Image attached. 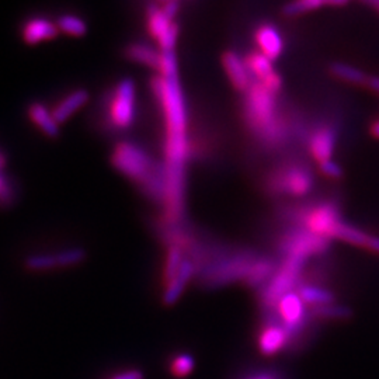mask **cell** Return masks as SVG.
I'll return each instance as SVG.
<instances>
[{"label": "cell", "instance_id": "obj_30", "mask_svg": "<svg viewBox=\"0 0 379 379\" xmlns=\"http://www.w3.org/2000/svg\"><path fill=\"white\" fill-rule=\"evenodd\" d=\"M25 267L30 270H48L52 267H58L55 254H41V255H31L25 260Z\"/></svg>", "mask_w": 379, "mask_h": 379}, {"label": "cell", "instance_id": "obj_14", "mask_svg": "<svg viewBox=\"0 0 379 379\" xmlns=\"http://www.w3.org/2000/svg\"><path fill=\"white\" fill-rule=\"evenodd\" d=\"M255 41L261 49V54L271 61L278 58L282 52V37L279 31L272 25H261L255 32Z\"/></svg>", "mask_w": 379, "mask_h": 379}, {"label": "cell", "instance_id": "obj_27", "mask_svg": "<svg viewBox=\"0 0 379 379\" xmlns=\"http://www.w3.org/2000/svg\"><path fill=\"white\" fill-rule=\"evenodd\" d=\"M194 359L190 354H179L173 359L172 364H170V371L174 377L183 378L187 377L188 374H191V371L194 370Z\"/></svg>", "mask_w": 379, "mask_h": 379}, {"label": "cell", "instance_id": "obj_4", "mask_svg": "<svg viewBox=\"0 0 379 379\" xmlns=\"http://www.w3.org/2000/svg\"><path fill=\"white\" fill-rule=\"evenodd\" d=\"M305 258H298L292 255H287L281 268L271 278V281L264 287L263 291V302L268 308H275L278 301L292 292L295 288L299 274L305 265Z\"/></svg>", "mask_w": 379, "mask_h": 379}, {"label": "cell", "instance_id": "obj_31", "mask_svg": "<svg viewBox=\"0 0 379 379\" xmlns=\"http://www.w3.org/2000/svg\"><path fill=\"white\" fill-rule=\"evenodd\" d=\"M85 257H86V252L82 249H72V251H65V252L55 254L58 265H73V264L83 261Z\"/></svg>", "mask_w": 379, "mask_h": 379}, {"label": "cell", "instance_id": "obj_19", "mask_svg": "<svg viewBox=\"0 0 379 379\" xmlns=\"http://www.w3.org/2000/svg\"><path fill=\"white\" fill-rule=\"evenodd\" d=\"M148 27L153 37L157 38V41L164 37L174 24L172 20L163 13L162 7H157L156 4H149L148 7Z\"/></svg>", "mask_w": 379, "mask_h": 379}, {"label": "cell", "instance_id": "obj_34", "mask_svg": "<svg viewBox=\"0 0 379 379\" xmlns=\"http://www.w3.org/2000/svg\"><path fill=\"white\" fill-rule=\"evenodd\" d=\"M113 379H143V375L138 370H129V371H124V373L114 375Z\"/></svg>", "mask_w": 379, "mask_h": 379}, {"label": "cell", "instance_id": "obj_20", "mask_svg": "<svg viewBox=\"0 0 379 379\" xmlns=\"http://www.w3.org/2000/svg\"><path fill=\"white\" fill-rule=\"evenodd\" d=\"M126 55L129 59L146 65L149 68L160 69L162 66V54L156 52L152 47L146 44H133L128 48Z\"/></svg>", "mask_w": 379, "mask_h": 379}, {"label": "cell", "instance_id": "obj_36", "mask_svg": "<svg viewBox=\"0 0 379 379\" xmlns=\"http://www.w3.org/2000/svg\"><path fill=\"white\" fill-rule=\"evenodd\" d=\"M368 88L373 89L375 93L379 95V76H371L368 78V82H367Z\"/></svg>", "mask_w": 379, "mask_h": 379}, {"label": "cell", "instance_id": "obj_8", "mask_svg": "<svg viewBox=\"0 0 379 379\" xmlns=\"http://www.w3.org/2000/svg\"><path fill=\"white\" fill-rule=\"evenodd\" d=\"M277 312L279 315V322L287 329L289 337L299 335V332L306 325V309L305 302L298 292H289L284 295L277 303Z\"/></svg>", "mask_w": 379, "mask_h": 379}, {"label": "cell", "instance_id": "obj_16", "mask_svg": "<svg viewBox=\"0 0 379 379\" xmlns=\"http://www.w3.org/2000/svg\"><path fill=\"white\" fill-rule=\"evenodd\" d=\"M335 143L336 132L329 126L320 128L311 138V152L319 162L329 160L333 155Z\"/></svg>", "mask_w": 379, "mask_h": 379}, {"label": "cell", "instance_id": "obj_29", "mask_svg": "<svg viewBox=\"0 0 379 379\" xmlns=\"http://www.w3.org/2000/svg\"><path fill=\"white\" fill-rule=\"evenodd\" d=\"M184 258L179 246H172L169 251L167 255V261H166V271H164V277L167 281H170L172 278H174V275L179 272L181 264H183Z\"/></svg>", "mask_w": 379, "mask_h": 379}, {"label": "cell", "instance_id": "obj_1", "mask_svg": "<svg viewBox=\"0 0 379 379\" xmlns=\"http://www.w3.org/2000/svg\"><path fill=\"white\" fill-rule=\"evenodd\" d=\"M162 76L152 82L153 92L160 100L167 124L166 173H167V217L179 221L183 214L184 200V164L187 157V117L181 88L177 76L176 55L173 51L162 54Z\"/></svg>", "mask_w": 379, "mask_h": 379}, {"label": "cell", "instance_id": "obj_26", "mask_svg": "<svg viewBox=\"0 0 379 379\" xmlns=\"http://www.w3.org/2000/svg\"><path fill=\"white\" fill-rule=\"evenodd\" d=\"M58 27L71 34V35H76V37H80V35H85L86 31H88V27H86V23L76 17V16H62L59 20H58Z\"/></svg>", "mask_w": 379, "mask_h": 379}, {"label": "cell", "instance_id": "obj_5", "mask_svg": "<svg viewBox=\"0 0 379 379\" xmlns=\"http://www.w3.org/2000/svg\"><path fill=\"white\" fill-rule=\"evenodd\" d=\"M255 260L251 255L238 254L235 257L217 261L207 267L204 271V279L210 287H221L242 278H248L253 263Z\"/></svg>", "mask_w": 379, "mask_h": 379}, {"label": "cell", "instance_id": "obj_18", "mask_svg": "<svg viewBox=\"0 0 379 379\" xmlns=\"http://www.w3.org/2000/svg\"><path fill=\"white\" fill-rule=\"evenodd\" d=\"M58 35V27L47 20H32L24 28V40L27 44H37L41 40Z\"/></svg>", "mask_w": 379, "mask_h": 379}, {"label": "cell", "instance_id": "obj_28", "mask_svg": "<svg viewBox=\"0 0 379 379\" xmlns=\"http://www.w3.org/2000/svg\"><path fill=\"white\" fill-rule=\"evenodd\" d=\"M322 6H326V1H320V0H301V1H294L289 3L284 7V13L287 16H298V14H303L306 11H312L316 10Z\"/></svg>", "mask_w": 379, "mask_h": 379}, {"label": "cell", "instance_id": "obj_37", "mask_svg": "<svg viewBox=\"0 0 379 379\" xmlns=\"http://www.w3.org/2000/svg\"><path fill=\"white\" fill-rule=\"evenodd\" d=\"M371 133H373L375 138H378L379 139V120L378 121H375V123L371 126Z\"/></svg>", "mask_w": 379, "mask_h": 379}, {"label": "cell", "instance_id": "obj_21", "mask_svg": "<svg viewBox=\"0 0 379 379\" xmlns=\"http://www.w3.org/2000/svg\"><path fill=\"white\" fill-rule=\"evenodd\" d=\"M30 116L34 120V123L40 126L48 136L56 138L59 135V124L55 121L54 116L49 114V112L44 106L32 104L30 107Z\"/></svg>", "mask_w": 379, "mask_h": 379}, {"label": "cell", "instance_id": "obj_15", "mask_svg": "<svg viewBox=\"0 0 379 379\" xmlns=\"http://www.w3.org/2000/svg\"><path fill=\"white\" fill-rule=\"evenodd\" d=\"M194 272H195V267H194L193 261L184 260L179 272L167 284L166 292L163 295V301L166 305H173L177 302V299L181 296V294L184 291V287L188 284V281L191 279Z\"/></svg>", "mask_w": 379, "mask_h": 379}, {"label": "cell", "instance_id": "obj_35", "mask_svg": "<svg viewBox=\"0 0 379 379\" xmlns=\"http://www.w3.org/2000/svg\"><path fill=\"white\" fill-rule=\"evenodd\" d=\"M367 249L373 251V252L379 253V238L378 236H371L368 238V242H367Z\"/></svg>", "mask_w": 379, "mask_h": 379}, {"label": "cell", "instance_id": "obj_11", "mask_svg": "<svg viewBox=\"0 0 379 379\" xmlns=\"http://www.w3.org/2000/svg\"><path fill=\"white\" fill-rule=\"evenodd\" d=\"M289 340H291V337H289L287 329L282 326L281 322L274 319L260 333L258 349L264 356H274L278 351H281L288 344Z\"/></svg>", "mask_w": 379, "mask_h": 379}, {"label": "cell", "instance_id": "obj_25", "mask_svg": "<svg viewBox=\"0 0 379 379\" xmlns=\"http://www.w3.org/2000/svg\"><path fill=\"white\" fill-rule=\"evenodd\" d=\"M274 270V264L270 260L261 258V260H255L253 263L252 270L248 275V284L252 287H258L261 285L271 274Z\"/></svg>", "mask_w": 379, "mask_h": 379}, {"label": "cell", "instance_id": "obj_9", "mask_svg": "<svg viewBox=\"0 0 379 379\" xmlns=\"http://www.w3.org/2000/svg\"><path fill=\"white\" fill-rule=\"evenodd\" d=\"M110 117L117 128H128L135 119V85L131 79H124L119 83L112 107Z\"/></svg>", "mask_w": 379, "mask_h": 379}, {"label": "cell", "instance_id": "obj_38", "mask_svg": "<svg viewBox=\"0 0 379 379\" xmlns=\"http://www.w3.org/2000/svg\"><path fill=\"white\" fill-rule=\"evenodd\" d=\"M6 163V157L3 155H0V167H3Z\"/></svg>", "mask_w": 379, "mask_h": 379}, {"label": "cell", "instance_id": "obj_22", "mask_svg": "<svg viewBox=\"0 0 379 379\" xmlns=\"http://www.w3.org/2000/svg\"><path fill=\"white\" fill-rule=\"evenodd\" d=\"M298 294L305 303H309L313 308L320 305H329L335 301V295L330 291L315 285H302Z\"/></svg>", "mask_w": 379, "mask_h": 379}, {"label": "cell", "instance_id": "obj_7", "mask_svg": "<svg viewBox=\"0 0 379 379\" xmlns=\"http://www.w3.org/2000/svg\"><path fill=\"white\" fill-rule=\"evenodd\" d=\"M329 248V239L309 232L308 229H299L289 234L282 242V252L285 255L308 260L312 254L326 252Z\"/></svg>", "mask_w": 379, "mask_h": 379}, {"label": "cell", "instance_id": "obj_13", "mask_svg": "<svg viewBox=\"0 0 379 379\" xmlns=\"http://www.w3.org/2000/svg\"><path fill=\"white\" fill-rule=\"evenodd\" d=\"M224 66L225 71L234 83V86L239 90H248L251 88V73L248 65L241 59L236 52H227L224 55Z\"/></svg>", "mask_w": 379, "mask_h": 379}, {"label": "cell", "instance_id": "obj_23", "mask_svg": "<svg viewBox=\"0 0 379 379\" xmlns=\"http://www.w3.org/2000/svg\"><path fill=\"white\" fill-rule=\"evenodd\" d=\"M330 71L333 72L335 76H337L339 79L346 80L349 83L367 85V82H368V76L363 71H360L359 68H354L349 64H344V62L332 64Z\"/></svg>", "mask_w": 379, "mask_h": 379}, {"label": "cell", "instance_id": "obj_39", "mask_svg": "<svg viewBox=\"0 0 379 379\" xmlns=\"http://www.w3.org/2000/svg\"><path fill=\"white\" fill-rule=\"evenodd\" d=\"M370 4H371V6H374V7H375V8H378V10H379V1H371V3H370Z\"/></svg>", "mask_w": 379, "mask_h": 379}, {"label": "cell", "instance_id": "obj_33", "mask_svg": "<svg viewBox=\"0 0 379 379\" xmlns=\"http://www.w3.org/2000/svg\"><path fill=\"white\" fill-rule=\"evenodd\" d=\"M179 7H180V3H179V1H166V3L162 6V10H163V13H164L170 20H173L174 16H176L177 11H179Z\"/></svg>", "mask_w": 379, "mask_h": 379}, {"label": "cell", "instance_id": "obj_3", "mask_svg": "<svg viewBox=\"0 0 379 379\" xmlns=\"http://www.w3.org/2000/svg\"><path fill=\"white\" fill-rule=\"evenodd\" d=\"M245 110L248 123L257 136L267 142H278L282 138L274 93L260 82L248 89Z\"/></svg>", "mask_w": 379, "mask_h": 379}, {"label": "cell", "instance_id": "obj_2", "mask_svg": "<svg viewBox=\"0 0 379 379\" xmlns=\"http://www.w3.org/2000/svg\"><path fill=\"white\" fill-rule=\"evenodd\" d=\"M113 164L126 177L139 183L142 188L156 201H166L167 173L166 167L157 164L145 150L133 143L117 145Z\"/></svg>", "mask_w": 379, "mask_h": 379}, {"label": "cell", "instance_id": "obj_24", "mask_svg": "<svg viewBox=\"0 0 379 379\" xmlns=\"http://www.w3.org/2000/svg\"><path fill=\"white\" fill-rule=\"evenodd\" d=\"M312 312L319 318L335 319V320H344V319H350L353 316V311L349 306L336 305V303L315 306V308H312Z\"/></svg>", "mask_w": 379, "mask_h": 379}, {"label": "cell", "instance_id": "obj_32", "mask_svg": "<svg viewBox=\"0 0 379 379\" xmlns=\"http://www.w3.org/2000/svg\"><path fill=\"white\" fill-rule=\"evenodd\" d=\"M320 170L329 176V177H333V179H339L343 176V169L332 159L329 160H325V162H320Z\"/></svg>", "mask_w": 379, "mask_h": 379}, {"label": "cell", "instance_id": "obj_12", "mask_svg": "<svg viewBox=\"0 0 379 379\" xmlns=\"http://www.w3.org/2000/svg\"><path fill=\"white\" fill-rule=\"evenodd\" d=\"M249 72L260 79V83L265 86L270 92L275 93L281 88V78L272 71L271 59H268L261 52L251 54L246 61Z\"/></svg>", "mask_w": 379, "mask_h": 379}, {"label": "cell", "instance_id": "obj_10", "mask_svg": "<svg viewBox=\"0 0 379 379\" xmlns=\"http://www.w3.org/2000/svg\"><path fill=\"white\" fill-rule=\"evenodd\" d=\"M277 188L291 195H305L312 188V176L302 167H289L277 177Z\"/></svg>", "mask_w": 379, "mask_h": 379}, {"label": "cell", "instance_id": "obj_6", "mask_svg": "<svg viewBox=\"0 0 379 379\" xmlns=\"http://www.w3.org/2000/svg\"><path fill=\"white\" fill-rule=\"evenodd\" d=\"M306 229L315 235L330 239L336 238L344 221L333 204H322L306 211L302 217Z\"/></svg>", "mask_w": 379, "mask_h": 379}, {"label": "cell", "instance_id": "obj_17", "mask_svg": "<svg viewBox=\"0 0 379 379\" xmlns=\"http://www.w3.org/2000/svg\"><path fill=\"white\" fill-rule=\"evenodd\" d=\"M89 100V93L83 89H79L69 95L52 113L55 121L58 124L65 123L75 112H78L82 106H85Z\"/></svg>", "mask_w": 379, "mask_h": 379}]
</instances>
